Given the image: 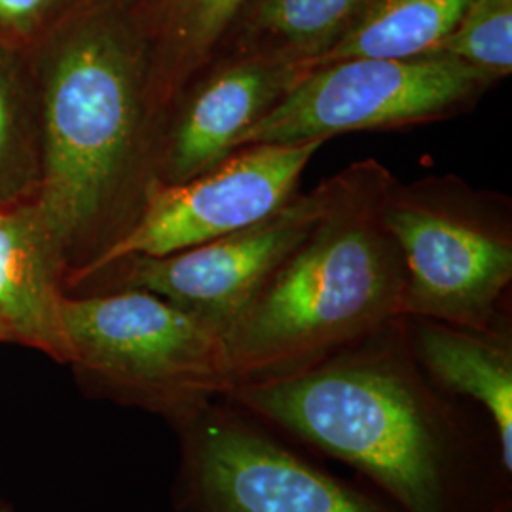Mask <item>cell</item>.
Here are the masks:
<instances>
[{"mask_svg": "<svg viewBox=\"0 0 512 512\" xmlns=\"http://www.w3.org/2000/svg\"><path fill=\"white\" fill-rule=\"evenodd\" d=\"M0 344H16V342H14L12 332H10V329L4 325V321H2V319H0Z\"/></svg>", "mask_w": 512, "mask_h": 512, "instance_id": "d6986e66", "label": "cell"}, {"mask_svg": "<svg viewBox=\"0 0 512 512\" xmlns=\"http://www.w3.org/2000/svg\"><path fill=\"white\" fill-rule=\"evenodd\" d=\"M336 177L325 215L224 334L232 387L296 376L403 317V255L382 220L395 177L376 158Z\"/></svg>", "mask_w": 512, "mask_h": 512, "instance_id": "3957f363", "label": "cell"}, {"mask_svg": "<svg viewBox=\"0 0 512 512\" xmlns=\"http://www.w3.org/2000/svg\"><path fill=\"white\" fill-rule=\"evenodd\" d=\"M61 319L67 365L92 399L145 410L173 427L232 387L219 330L158 294H65Z\"/></svg>", "mask_w": 512, "mask_h": 512, "instance_id": "277c9868", "label": "cell"}, {"mask_svg": "<svg viewBox=\"0 0 512 512\" xmlns=\"http://www.w3.org/2000/svg\"><path fill=\"white\" fill-rule=\"evenodd\" d=\"M435 54L497 84L512 71V0H471Z\"/></svg>", "mask_w": 512, "mask_h": 512, "instance_id": "e0dca14e", "label": "cell"}, {"mask_svg": "<svg viewBox=\"0 0 512 512\" xmlns=\"http://www.w3.org/2000/svg\"><path fill=\"white\" fill-rule=\"evenodd\" d=\"M382 220L404 262L403 315L467 329L509 325L511 202L454 175L391 183Z\"/></svg>", "mask_w": 512, "mask_h": 512, "instance_id": "5b68a950", "label": "cell"}, {"mask_svg": "<svg viewBox=\"0 0 512 512\" xmlns=\"http://www.w3.org/2000/svg\"><path fill=\"white\" fill-rule=\"evenodd\" d=\"M171 429L179 439L175 512H399L224 399Z\"/></svg>", "mask_w": 512, "mask_h": 512, "instance_id": "8992f818", "label": "cell"}, {"mask_svg": "<svg viewBox=\"0 0 512 512\" xmlns=\"http://www.w3.org/2000/svg\"><path fill=\"white\" fill-rule=\"evenodd\" d=\"M332 175L294 194L272 215L238 232L165 256H129L93 275L88 293L141 289L158 294L219 330L224 338L260 285L306 238L336 194ZM84 293V294H88Z\"/></svg>", "mask_w": 512, "mask_h": 512, "instance_id": "9c48e42d", "label": "cell"}, {"mask_svg": "<svg viewBox=\"0 0 512 512\" xmlns=\"http://www.w3.org/2000/svg\"><path fill=\"white\" fill-rule=\"evenodd\" d=\"M421 370L446 393L478 406L494 421L503 456L512 465L511 325L467 329L423 317H404Z\"/></svg>", "mask_w": 512, "mask_h": 512, "instance_id": "7c38bea8", "label": "cell"}, {"mask_svg": "<svg viewBox=\"0 0 512 512\" xmlns=\"http://www.w3.org/2000/svg\"><path fill=\"white\" fill-rule=\"evenodd\" d=\"M78 0H0V46L31 54Z\"/></svg>", "mask_w": 512, "mask_h": 512, "instance_id": "ac0fdd59", "label": "cell"}, {"mask_svg": "<svg viewBox=\"0 0 512 512\" xmlns=\"http://www.w3.org/2000/svg\"><path fill=\"white\" fill-rule=\"evenodd\" d=\"M42 126L31 54L0 46V205L35 200Z\"/></svg>", "mask_w": 512, "mask_h": 512, "instance_id": "2e32d148", "label": "cell"}, {"mask_svg": "<svg viewBox=\"0 0 512 512\" xmlns=\"http://www.w3.org/2000/svg\"><path fill=\"white\" fill-rule=\"evenodd\" d=\"M249 0H150L148 97L156 131L179 95L211 65Z\"/></svg>", "mask_w": 512, "mask_h": 512, "instance_id": "4fadbf2b", "label": "cell"}, {"mask_svg": "<svg viewBox=\"0 0 512 512\" xmlns=\"http://www.w3.org/2000/svg\"><path fill=\"white\" fill-rule=\"evenodd\" d=\"M220 399L370 478L399 512H512L494 421L418 365L406 319L291 378Z\"/></svg>", "mask_w": 512, "mask_h": 512, "instance_id": "6da1fadb", "label": "cell"}, {"mask_svg": "<svg viewBox=\"0 0 512 512\" xmlns=\"http://www.w3.org/2000/svg\"><path fill=\"white\" fill-rule=\"evenodd\" d=\"M0 512H16V509L6 499H0Z\"/></svg>", "mask_w": 512, "mask_h": 512, "instance_id": "ffe728a7", "label": "cell"}, {"mask_svg": "<svg viewBox=\"0 0 512 512\" xmlns=\"http://www.w3.org/2000/svg\"><path fill=\"white\" fill-rule=\"evenodd\" d=\"M363 0H249L215 54L304 67L344 31ZM213 59V61H215ZM211 61V63H213Z\"/></svg>", "mask_w": 512, "mask_h": 512, "instance_id": "5bb4252c", "label": "cell"}, {"mask_svg": "<svg viewBox=\"0 0 512 512\" xmlns=\"http://www.w3.org/2000/svg\"><path fill=\"white\" fill-rule=\"evenodd\" d=\"M304 74L262 57H219L165 116L152 162L158 183H186L230 156L239 137L274 109Z\"/></svg>", "mask_w": 512, "mask_h": 512, "instance_id": "30bf717a", "label": "cell"}, {"mask_svg": "<svg viewBox=\"0 0 512 512\" xmlns=\"http://www.w3.org/2000/svg\"><path fill=\"white\" fill-rule=\"evenodd\" d=\"M133 2H137V4H141V6H147L150 0H133Z\"/></svg>", "mask_w": 512, "mask_h": 512, "instance_id": "44dd1931", "label": "cell"}, {"mask_svg": "<svg viewBox=\"0 0 512 512\" xmlns=\"http://www.w3.org/2000/svg\"><path fill=\"white\" fill-rule=\"evenodd\" d=\"M492 86L448 55L342 59L302 74L236 150L431 124L471 109Z\"/></svg>", "mask_w": 512, "mask_h": 512, "instance_id": "52a82bcc", "label": "cell"}, {"mask_svg": "<svg viewBox=\"0 0 512 512\" xmlns=\"http://www.w3.org/2000/svg\"><path fill=\"white\" fill-rule=\"evenodd\" d=\"M67 264L35 200L0 205V319L14 342L69 363L61 302Z\"/></svg>", "mask_w": 512, "mask_h": 512, "instance_id": "8fae6325", "label": "cell"}, {"mask_svg": "<svg viewBox=\"0 0 512 512\" xmlns=\"http://www.w3.org/2000/svg\"><path fill=\"white\" fill-rule=\"evenodd\" d=\"M471 0H363L344 31L304 73L353 57L435 54Z\"/></svg>", "mask_w": 512, "mask_h": 512, "instance_id": "9a60e30c", "label": "cell"}, {"mask_svg": "<svg viewBox=\"0 0 512 512\" xmlns=\"http://www.w3.org/2000/svg\"><path fill=\"white\" fill-rule=\"evenodd\" d=\"M323 145H249L186 183L150 179L133 224L92 264L65 279V293L129 256L173 255L272 215L296 194L304 169Z\"/></svg>", "mask_w": 512, "mask_h": 512, "instance_id": "ba28073f", "label": "cell"}, {"mask_svg": "<svg viewBox=\"0 0 512 512\" xmlns=\"http://www.w3.org/2000/svg\"><path fill=\"white\" fill-rule=\"evenodd\" d=\"M31 61L42 126L35 203L69 277L128 230L152 179L147 19L133 0H78Z\"/></svg>", "mask_w": 512, "mask_h": 512, "instance_id": "7a4b0ae2", "label": "cell"}]
</instances>
